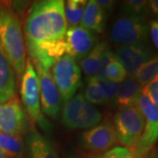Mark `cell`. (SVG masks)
<instances>
[{
    "label": "cell",
    "instance_id": "6da1fadb",
    "mask_svg": "<svg viewBox=\"0 0 158 158\" xmlns=\"http://www.w3.org/2000/svg\"><path fill=\"white\" fill-rule=\"evenodd\" d=\"M67 26L64 1L34 2L29 8L25 22L27 52L41 47L65 42Z\"/></svg>",
    "mask_w": 158,
    "mask_h": 158
},
{
    "label": "cell",
    "instance_id": "7a4b0ae2",
    "mask_svg": "<svg viewBox=\"0 0 158 158\" xmlns=\"http://www.w3.org/2000/svg\"><path fill=\"white\" fill-rule=\"evenodd\" d=\"M0 44L19 77L26 68L27 57L22 28L9 4H0Z\"/></svg>",
    "mask_w": 158,
    "mask_h": 158
},
{
    "label": "cell",
    "instance_id": "3957f363",
    "mask_svg": "<svg viewBox=\"0 0 158 158\" xmlns=\"http://www.w3.org/2000/svg\"><path fill=\"white\" fill-rule=\"evenodd\" d=\"M20 95L22 103L31 118L39 125L40 127L47 133L51 132L50 122L44 117L40 100L38 76L31 61L27 59L26 68L21 77Z\"/></svg>",
    "mask_w": 158,
    "mask_h": 158
},
{
    "label": "cell",
    "instance_id": "277c9868",
    "mask_svg": "<svg viewBox=\"0 0 158 158\" xmlns=\"http://www.w3.org/2000/svg\"><path fill=\"white\" fill-rule=\"evenodd\" d=\"M101 118V113L87 101L82 93L66 102L62 108V123L70 129L94 127Z\"/></svg>",
    "mask_w": 158,
    "mask_h": 158
},
{
    "label": "cell",
    "instance_id": "5b68a950",
    "mask_svg": "<svg viewBox=\"0 0 158 158\" xmlns=\"http://www.w3.org/2000/svg\"><path fill=\"white\" fill-rule=\"evenodd\" d=\"M145 127V118L139 106L119 108L114 117L117 140L125 148L134 149Z\"/></svg>",
    "mask_w": 158,
    "mask_h": 158
},
{
    "label": "cell",
    "instance_id": "8992f818",
    "mask_svg": "<svg viewBox=\"0 0 158 158\" xmlns=\"http://www.w3.org/2000/svg\"><path fill=\"white\" fill-rule=\"evenodd\" d=\"M149 32V24L145 18L122 14L113 22L111 38L120 46L144 44Z\"/></svg>",
    "mask_w": 158,
    "mask_h": 158
},
{
    "label": "cell",
    "instance_id": "52a82bcc",
    "mask_svg": "<svg viewBox=\"0 0 158 158\" xmlns=\"http://www.w3.org/2000/svg\"><path fill=\"white\" fill-rule=\"evenodd\" d=\"M52 68V77L60 92L62 101L66 103L73 98L80 86V67L75 58L69 55H63Z\"/></svg>",
    "mask_w": 158,
    "mask_h": 158
},
{
    "label": "cell",
    "instance_id": "ba28073f",
    "mask_svg": "<svg viewBox=\"0 0 158 158\" xmlns=\"http://www.w3.org/2000/svg\"><path fill=\"white\" fill-rule=\"evenodd\" d=\"M138 106L145 118V127L133 150L134 158H146L158 140V110L145 94L141 93Z\"/></svg>",
    "mask_w": 158,
    "mask_h": 158
},
{
    "label": "cell",
    "instance_id": "9c48e42d",
    "mask_svg": "<svg viewBox=\"0 0 158 158\" xmlns=\"http://www.w3.org/2000/svg\"><path fill=\"white\" fill-rule=\"evenodd\" d=\"M37 70L39 82L40 100L42 113L53 118H56L62 106V98L49 70L40 66H34Z\"/></svg>",
    "mask_w": 158,
    "mask_h": 158
},
{
    "label": "cell",
    "instance_id": "30bf717a",
    "mask_svg": "<svg viewBox=\"0 0 158 158\" xmlns=\"http://www.w3.org/2000/svg\"><path fill=\"white\" fill-rule=\"evenodd\" d=\"M27 128V117L16 97L0 104V132L20 136Z\"/></svg>",
    "mask_w": 158,
    "mask_h": 158
},
{
    "label": "cell",
    "instance_id": "8fae6325",
    "mask_svg": "<svg viewBox=\"0 0 158 158\" xmlns=\"http://www.w3.org/2000/svg\"><path fill=\"white\" fill-rule=\"evenodd\" d=\"M114 56L120 62L128 77L135 78L138 70L146 62L153 59L155 53L147 44L120 46L114 51Z\"/></svg>",
    "mask_w": 158,
    "mask_h": 158
},
{
    "label": "cell",
    "instance_id": "7c38bea8",
    "mask_svg": "<svg viewBox=\"0 0 158 158\" xmlns=\"http://www.w3.org/2000/svg\"><path fill=\"white\" fill-rule=\"evenodd\" d=\"M118 142L114 125L105 121L82 134V146L93 152L108 151Z\"/></svg>",
    "mask_w": 158,
    "mask_h": 158
},
{
    "label": "cell",
    "instance_id": "4fadbf2b",
    "mask_svg": "<svg viewBox=\"0 0 158 158\" xmlns=\"http://www.w3.org/2000/svg\"><path fill=\"white\" fill-rule=\"evenodd\" d=\"M96 36L91 31L80 27L67 29L65 34V52L75 59L85 58L95 47Z\"/></svg>",
    "mask_w": 158,
    "mask_h": 158
},
{
    "label": "cell",
    "instance_id": "5bb4252c",
    "mask_svg": "<svg viewBox=\"0 0 158 158\" xmlns=\"http://www.w3.org/2000/svg\"><path fill=\"white\" fill-rule=\"evenodd\" d=\"M15 97V71L0 44V104Z\"/></svg>",
    "mask_w": 158,
    "mask_h": 158
},
{
    "label": "cell",
    "instance_id": "9a60e30c",
    "mask_svg": "<svg viewBox=\"0 0 158 158\" xmlns=\"http://www.w3.org/2000/svg\"><path fill=\"white\" fill-rule=\"evenodd\" d=\"M26 141L30 158H58L50 141L34 128L28 130Z\"/></svg>",
    "mask_w": 158,
    "mask_h": 158
},
{
    "label": "cell",
    "instance_id": "2e32d148",
    "mask_svg": "<svg viewBox=\"0 0 158 158\" xmlns=\"http://www.w3.org/2000/svg\"><path fill=\"white\" fill-rule=\"evenodd\" d=\"M142 89L143 87L136 81L135 78H125L118 85L115 104L118 105L119 108L138 106Z\"/></svg>",
    "mask_w": 158,
    "mask_h": 158
},
{
    "label": "cell",
    "instance_id": "e0dca14e",
    "mask_svg": "<svg viewBox=\"0 0 158 158\" xmlns=\"http://www.w3.org/2000/svg\"><path fill=\"white\" fill-rule=\"evenodd\" d=\"M106 17V15L97 5L95 0H90L87 2L84 11V15L81 20V27L96 33H102L105 29Z\"/></svg>",
    "mask_w": 158,
    "mask_h": 158
},
{
    "label": "cell",
    "instance_id": "ac0fdd59",
    "mask_svg": "<svg viewBox=\"0 0 158 158\" xmlns=\"http://www.w3.org/2000/svg\"><path fill=\"white\" fill-rule=\"evenodd\" d=\"M107 47L105 42H99L90 51V53L82 59L81 68L88 78L93 77L98 72L100 66L102 53L104 49Z\"/></svg>",
    "mask_w": 158,
    "mask_h": 158
},
{
    "label": "cell",
    "instance_id": "d6986e66",
    "mask_svg": "<svg viewBox=\"0 0 158 158\" xmlns=\"http://www.w3.org/2000/svg\"><path fill=\"white\" fill-rule=\"evenodd\" d=\"M86 5V0H69L66 2L64 14L67 24L70 27H77V25L81 22Z\"/></svg>",
    "mask_w": 158,
    "mask_h": 158
},
{
    "label": "cell",
    "instance_id": "ffe728a7",
    "mask_svg": "<svg viewBox=\"0 0 158 158\" xmlns=\"http://www.w3.org/2000/svg\"><path fill=\"white\" fill-rule=\"evenodd\" d=\"M0 149L7 157H18L22 152L20 136H13L0 132Z\"/></svg>",
    "mask_w": 158,
    "mask_h": 158
},
{
    "label": "cell",
    "instance_id": "44dd1931",
    "mask_svg": "<svg viewBox=\"0 0 158 158\" xmlns=\"http://www.w3.org/2000/svg\"><path fill=\"white\" fill-rule=\"evenodd\" d=\"M157 76L158 56H156L141 66V68L138 70V72L135 75V78L142 87H144L148 85Z\"/></svg>",
    "mask_w": 158,
    "mask_h": 158
},
{
    "label": "cell",
    "instance_id": "7402d4cb",
    "mask_svg": "<svg viewBox=\"0 0 158 158\" xmlns=\"http://www.w3.org/2000/svg\"><path fill=\"white\" fill-rule=\"evenodd\" d=\"M122 13L135 17L146 18L149 14V5L146 0H127L122 4Z\"/></svg>",
    "mask_w": 158,
    "mask_h": 158
},
{
    "label": "cell",
    "instance_id": "603a6c76",
    "mask_svg": "<svg viewBox=\"0 0 158 158\" xmlns=\"http://www.w3.org/2000/svg\"><path fill=\"white\" fill-rule=\"evenodd\" d=\"M85 98L90 104L93 105H106V101L104 97L100 86L94 78H88L87 86L85 92Z\"/></svg>",
    "mask_w": 158,
    "mask_h": 158
},
{
    "label": "cell",
    "instance_id": "cb8c5ba5",
    "mask_svg": "<svg viewBox=\"0 0 158 158\" xmlns=\"http://www.w3.org/2000/svg\"><path fill=\"white\" fill-rule=\"evenodd\" d=\"M106 77L107 80L117 84L121 83L127 77L125 69L120 64V62L115 58V56L113 57L112 61L107 65L106 70Z\"/></svg>",
    "mask_w": 158,
    "mask_h": 158
},
{
    "label": "cell",
    "instance_id": "d4e9b609",
    "mask_svg": "<svg viewBox=\"0 0 158 158\" xmlns=\"http://www.w3.org/2000/svg\"><path fill=\"white\" fill-rule=\"evenodd\" d=\"M96 81L101 88L106 104H115L116 95H117L118 89V84L111 82L107 79L96 80Z\"/></svg>",
    "mask_w": 158,
    "mask_h": 158
},
{
    "label": "cell",
    "instance_id": "484cf974",
    "mask_svg": "<svg viewBox=\"0 0 158 158\" xmlns=\"http://www.w3.org/2000/svg\"><path fill=\"white\" fill-rule=\"evenodd\" d=\"M113 57H114V54L111 51V49L109 48V47L107 46L104 49L103 53H102L99 69H98L96 75L92 78H94L95 80H105V79H106V68H107V65L109 64V62L112 61V59H113Z\"/></svg>",
    "mask_w": 158,
    "mask_h": 158
},
{
    "label": "cell",
    "instance_id": "4316f807",
    "mask_svg": "<svg viewBox=\"0 0 158 158\" xmlns=\"http://www.w3.org/2000/svg\"><path fill=\"white\" fill-rule=\"evenodd\" d=\"M98 158H134V153L128 148L115 147L105 152Z\"/></svg>",
    "mask_w": 158,
    "mask_h": 158
},
{
    "label": "cell",
    "instance_id": "83f0119b",
    "mask_svg": "<svg viewBox=\"0 0 158 158\" xmlns=\"http://www.w3.org/2000/svg\"><path fill=\"white\" fill-rule=\"evenodd\" d=\"M142 93L149 98L151 103L158 110V76L148 85L143 87Z\"/></svg>",
    "mask_w": 158,
    "mask_h": 158
},
{
    "label": "cell",
    "instance_id": "f1b7e54d",
    "mask_svg": "<svg viewBox=\"0 0 158 158\" xmlns=\"http://www.w3.org/2000/svg\"><path fill=\"white\" fill-rule=\"evenodd\" d=\"M95 2L97 5L103 10L106 16L113 12V8L116 4V2L113 1V0H95Z\"/></svg>",
    "mask_w": 158,
    "mask_h": 158
},
{
    "label": "cell",
    "instance_id": "f546056e",
    "mask_svg": "<svg viewBox=\"0 0 158 158\" xmlns=\"http://www.w3.org/2000/svg\"><path fill=\"white\" fill-rule=\"evenodd\" d=\"M149 33L154 45L158 50V21L151 20L149 23Z\"/></svg>",
    "mask_w": 158,
    "mask_h": 158
},
{
    "label": "cell",
    "instance_id": "4dcf8cb0",
    "mask_svg": "<svg viewBox=\"0 0 158 158\" xmlns=\"http://www.w3.org/2000/svg\"><path fill=\"white\" fill-rule=\"evenodd\" d=\"M149 11L156 18V20L158 21V0H151L148 1Z\"/></svg>",
    "mask_w": 158,
    "mask_h": 158
},
{
    "label": "cell",
    "instance_id": "1f68e13d",
    "mask_svg": "<svg viewBox=\"0 0 158 158\" xmlns=\"http://www.w3.org/2000/svg\"><path fill=\"white\" fill-rule=\"evenodd\" d=\"M146 158H158V152L156 150H151L150 152L148 153Z\"/></svg>",
    "mask_w": 158,
    "mask_h": 158
},
{
    "label": "cell",
    "instance_id": "d6a6232c",
    "mask_svg": "<svg viewBox=\"0 0 158 158\" xmlns=\"http://www.w3.org/2000/svg\"><path fill=\"white\" fill-rule=\"evenodd\" d=\"M66 158H80L78 156H77V155H75V154H71V155H69Z\"/></svg>",
    "mask_w": 158,
    "mask_h": 158
},
{
    "label": "cell",
    "instance_id": "836d02e7",
    "mask_svg": "<svg viewBox=\"0 0 158 158\" xmlns=\"http://www.w3.org/2000/svg\"><path fill=\"white\" fill-rule=\"evenodd\" d=\"M0 158H7V156H6V154L3 152L1 149H0Z\"/></svg>",
    "mask_w": 158,
    "mask_h": 158
}]
</instances>
